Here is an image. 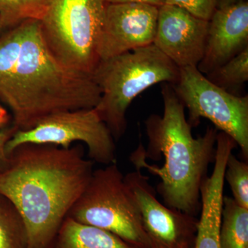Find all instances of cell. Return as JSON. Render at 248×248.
I'll list each match as a JSON object with an SVG mask.
<instances>
[{"mask_svg":"<svg viewBox=\"0 0 248 248\" xmlns=\"http://www.w3.org/2000/svg\"><path fill=\"white\" fill-rule=\"evenodd\" d=\"M101 94L92 75L53 56L40 20L24 21L0 36V101L12 112L16 131L60 111L95 108Z\"/></svg>","mask_w":248,"mask_h":248,"instance_id":"6da1fadb","label":"cell"},{"mask_svg":"<svg viewBox=\"0 0 248 248\" xmlns=\"http://www.w3.org/2000/svg\"><path fill=\"white\" fill-rule=\"evenodd\" d=\"M10 155L0 174V194L20 213L27 248H53L62 223L93 172L81 145L69 148L24 143Z\"/></svg>","mask_w":248,"mask_h":248,"instance_id":"7a4b0ae2","label":"cell"},{"mask_svg":"<svg viewBox=\"0 0 248 248\" xmlns=\"http://www.w3.org/2000/svg\"><path fill=\"white\" fill-rule=\"evenodd\" d=\"M161 94L164 114H153L144 122L148 148L140 142L130 161L136 170L146 169L160 178L156 193L165 205L197 216L201 187L215 159L218 130L208 127L203 136L194 138L172 85L164 83Z\"/></svg>","mask_w":248,"mask_h":248,"instance_id":"3957f363","label":"cell"},{"mask_svg":"<svg viewBox=\"0 0 248 248\" xmlns=\"http://www.w3.org/2000/svg\"><path fill=\"white\" fill-rule=\"evenodd\" d=\"M93 77L102 93L94 108L118 140L126 131V112L134 99L153 85L176 84L179 68L151 45L99 62Z\"/></svg>","mask_w":248,"mask_h":248,"instance_id":"277c9868","label":"cell"},{"mask_svg":"<svg viewBox=\"0 0 248 248\" xmlns=\"http://www.w3.org/2000/svg\"><path fill=\"white\" fill-rule=\"evenodd\" d=\"M66 217L112 233L136 248H149L138 204L116 162L93 170Z\"/></svg>","mask_w":248,"mask_h":248,"instance_id":"5b68a950","label":"cell"},{"mask_svg":"<svg viewBox=\"0 0 248 248\" xmlns=\"http://www.w3.org/2000/svg\"><path fill=\"white\" fill-rule=\"evenodd\" d=\"M106 4V0L49 1L41 20L42 35L62 65L93 76L99 63L97 42Z\"/></svg>","mask_w":248,"mask_h":248,"instance_id":"8992f818","label":"cell"},{"mask_svg":"<svg viewBox=\"0 0 248 248\" xmlns=\"http://www.w3.org/2000/svg\"><path fill=\"white\" fill-rule=\"evenodd\" d=\"M172 85V84H171ZM172 89L188 110L187 122L197 127L202 118L231 137L248 159V95H236L210 81L197 66L179 68L177 82Z\"/></svg>","mask_w":248,"mask_h":248,"instance_id":"52a82bcc","label":"cell"},{"mask_svg":"<svg viewBox=\"0 0 248 248\" xmlns=\"http://www.w3.org/2000/svg\"><path fill=\"white\" fill-rule=\"evenodd\" d=\"M78 141L87 146L92 161L106 166L116 162L115 140L94 108L60 111L47 116L29 130L15 132L6 150L9 155L24 143L69 148Z\"/></svg>","mask_w":248,"mask_h":248,"instance_id":"ba28073f","label":"cell"},{"mask_svg":"<svg viewBox=\"0 0 248 248\" xmlns=\"http://www.w3.org/2000/svg\"><path fill=\"white\" fill-rule=\"evenodd\" d=\"M124 181L138 204L149 248H195L199 218L161 203L141 170L128 173Z\"/></svg>","mask_w":248,"mask_h":248,"instance_id":"9c48e42d","label":"cell"},{"mask_svg":"<svg viewBox=\"0 0 248 248\" xmlns=\"http://www.w3.org/2000/svg\"><path fill=\"white\" fill-rule=\"evenodd\" d=\"M159 7L140 3H107L98 39L99 62L153 45Z\"/></svg>","mask_w":248,"mask_h":248,"instance_id":"30bf717a","label":"cell"},{"mask_svg":"<svg viewBox=\"0 0 248 248\" xmlns=\"http://www.w3.org/2000/svg\"><path fill=\"white\" fill-rule=\"evenodd\" d=\"M209 22L172 5L159 7L153 45L179 68L197 66L203 58Z\"/></svg>","mask_w":248,"mask_h":248,"instance_id":"8fae6325","label":"cell"},{"mask_svg":"<svg viewBox=\"0 0 248 248\" xmlns=\"http://www.w3.org/2000/svg\"><path fill=\"white\" fill-rule=\"evenodd\" d=\"M248 46V2L217 7L209 21L206 46L197 68L208 75Z\"/></svg>","mask_w":248,"mask_h":248,"instance_id":"7c38bea8","label":"cell"},{"mask_svg":"<svg viewBox=\"0 0 248 248\" xmlns=\"http://www.w3.org/2000/svg\"><path fill=\"white\" fill-rule=\"evenodd\" d=\"M236 146L234 140L226 133L217 134L213 173L204 179L201 187V217L195 248H221L219 235L225 170L228 156Z\"/></svg>","mask_w":248,"mask_h":248,"instance_id":"4fadbf2b","label":"cell"},{"mask_svg":"<svg viewBox=\"0 0 248 248\" xmlns=\"http://www.w3.org/2000/svg\"><path fill=\"white\" fill-rule=\"evenodd\" d=\"M53 248H136L117 235L66 217Z\"/></svg>","mask_w":248,"mask_h":248,"instance_id":"5bb4252c","label":"cell"},{"mask_svg":"<svg viewBox=\"0 0 248 248\" xmlns=\"http://www.w3.org/2000/svg\"><path fill=\"white\" fill-rule=\"evenodd\" d=\"M221 248H248V209L223 197L220 227Z\"/></svg>","mask_w":248,"mask_h":248,"instance_id":"9a60e30c","label":"cell"},{"mask_svg":"<svg viewBox=\"0 0 248 248\" xmlns=\"http://www.w3.org/2000/svg\"><path fill=\"white\" fill-rule=\"evenodd\" d=\"M27 227L14 203L0 194V248H27Z\"/></svg>","mask_w":248,"mask_h":248,"instance_id":"2e32d148","label":"cell"},{"mask_svg":"<svg viewBox=\"0 0 248 248\" xmlns=\"http://www.w3.org/2000/svg\"><path fill=\"white\" fill-rule=\"evenodd\" d=\"M50 0H0V20L6 29L29 19L42 20Z\"/></svg>","mask_w":248,"mask_h":248,"instance_id":"e0dca14e","label":"cell"},{"mask_svg":"<svg viewBox=\"0 0 248 248\" xmlns=\"http://www.w3.org/2000/svg\"><path fill=\"white\" fill-rule=\"evenodd\" d=\"M206 78L228 92L229 90L241 87L248 80V46L209 73Z\"/></svg>","mask_w":248,"mask_h":248,"instance_id":"ac0fdd59","label":"cell"},{"mask_svg":"<svg viewBox=\"0 0 248 248\" xmlns=\"http://www.w3.org/2000/svg\"><path fill=\"white\" fill-rule=\"evenodd\" d=\"M224 179L232 192L233 199L241 206L248 209V164L232 153L227 160Z\"/></svg>","mask_w":248,"mask_h":248,"instance_id":"d6986e66","label":"cell"},{"mask_svg":"<svg viewBox=\"0 0 248 248\" xmlns=\"http://www.w3.org/2000/svg\"><path fill=\"white\" fill-rule=\"evenodd\" d=\"M164 4L177 6L196 17L208 22L218 7L217 0H165Z\"/></svg>","mask_w":248,"mask_h":248,"instance_id":"ffe728a7","label":"cell"},{"mask_svg":"<svg viewBox=\"0 0 248 248\" xmlns=\"http://www.w3.org/2000/svg\"><path fill=\"white\" fill-rule=\"evenodd\" d=\"M16 131L14 127L0 130V174L9 168L10 155L6 153V144Z\"/></svg>","mask_w":248,"mask_h":248,"instance_id":"44dd1931","label":"cell"},{"mask_svg":"<svg viewBox=\"0 0 248 248\" xmlns=\"http://www.w3.org/2000/svg\"><path fill=\"white\" fill-rule=\"evenodd\" d=\"M106 2L109 4H122V3H140L153 5V6H162L165 4V0H106Z\"/></svg>","mask_w":248,"mask_h":248,"instance_id":"7402d4cb","label":"cell"},{"mask_svg":"<svg viewBox=\"0 0 248 248\" xmlns=\"http://www.w3.org/2000/svg\"><path fill=\"white\" fill-rule=\"evenodd\" d=\"M239 1V0H217L218 2V6H223V5L232 4V3L236 2V1Z\"/></svg>","mask_w":248,"mask_h":248,"instance_id":"603a6c76","label":"cell"},{"mask_svg":"<svg viewBox=\"0 0 248 248\" xmlns=\"http://www.w3.org/2000/svg\"><path fill=\"white\" fill-rule=\"evenodd\" d=\"M6 31H7V29L4 27V26L3 25L2 22L0 20V36L2 35Z\"/></svg>","mask_w":248,"mask_h":248,"instance_id":"cb8c5ba5","label":"cell"}]
</instances>
